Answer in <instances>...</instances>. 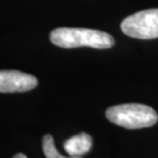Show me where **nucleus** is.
Masks as SVG:
<instances>
[{"label": "nucleus", "mask_w": 158, "mask_h": 158, "mask_svg": "<svg viewBox=\"0 0 158 158\" xmlns=\"http://www.w3.org/2000/svg\"><path fill=\"white\" fill-rule=\"evenodd\" d=\"M50 41L61 48L91 47L108 49L114 45V39L105 32L84 28H58L50 33Z\"/></svg>", "instance_id": "1"}, {"label": "nucleus", "mask_w": 158, "mask_h": 158, "mask_svg": "<svg viewBox=\"0 0 158 158\" xmlns=\"http://www.w3.org/2000/svg\"><path fill=\"white\" fill-rule=\"evenodd\" d=\"M105 115L109 122L129 130L152 127L158 120L157 113L152 107L139 103L111 106L106 109Z\"/></svg>", "instance_id": "2"}, {"label": "nucleus", "mask_w": 158, "mask_h": 158, "mask_svg": "<svg viewBox=\"0 0 158 158\" xmlns=\"http://www.w3.org/2000/svg\"><path fill=\"white\" fill-rule=\"evenodd\" d=\"M120 29L127 36L133 38L143 40L158 38V8L129 15L120 23Z\"/></svg>", "instance_id": "3"}, {"label": "nucleus", "mask_w": 158, "mask_h": 158, "mask_svg": "<svg viewBox=\"0 0 158 158\" xmlns=\"http://www.w3.org/2000/svg\"><path fill=\"white\" fill-rule=\"evenodd\" d=\"M38 85L36 77L19 70H0V93L31 91Z\"/></svg>", "instance_id": "4"}, {"label": "nucleus", "mask_w": 158, "mask_h": 158, "mask_svg": "<svg viewBox=\"0 0 158 158\" xmlns=\"http://www.w3.org/2000/svg\"><path fill=\"white\" fill-rule=\"evenodd\" d=\"M92 147V138L87 133L73 136L63 143V148L70 156H82L88 153Z\"/></svg>", "instance_id": "5"}, {"label": "nucleus", "mask_w": 158, "mask_h": 158, "mask_svg": "<svg viewBox=\"0 0 158 158\" xmlns=\"http://www.w3.org/2000/svg\"><path fill=\"white\" fill-rule=\"evenodd\" d=\"M42 149L44 152L46 158H83L82 156H63L61 155L54 145V140L53 137L49 134H47L43 137L42 140Z\"/></svg>", "instance_id": "6"}, {"label": "nucleus", "mask_w": 158, "mask_h": 158, "mask_svg": "<svg viewBox=\"0 0 158 158\" xmlns=\"http://www.w3.org/2000/svg\"><path fill=\"white\" fill-rule=\"evenodd\" d=\"M12 158H27V156L23 153H18V154H15Z\"/></svg>", "instance_id": "7"}]
</instances>
